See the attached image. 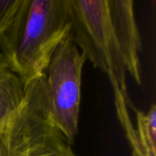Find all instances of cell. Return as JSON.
I'll return each instance as SVG.
<instances>
[{
    "label": "cell",
    "mask_w": 156,
    "mask_h": 156,
    "mask_svg": "<svg viewBox=\"0 0 156 156\" xmlns=\"http://www.w3.org/2000/svg\"><path fill=\"white\" fill-rule=\"evenodd\" d=\"M69 0H21L0 51L25 87L44 75L51 56L70 29Z\"/></svg>",
    "instance_id": "1"
},
{
    "label": "cell",
    "mask_w": 156,
    "mask_h": 156,
    "mask_svg": "<svg viewBox=\"0 0 156 156\" xmlns=\"http://www.w3.org/2000/svg\"><path fill=\"white\" fill-rule=\"evenodd\" d=\"M73 39L94 68L109 79L118 119L127 140L134 127L128 109H134L127 90V69L110 21L107 0H69Z\"/></svg>",
    "instance_id": "2"
},
{
    "label": "cell",
    "mask_w": 156,
    "mask_h": 156,
    "mask_svg": "<svg viewBox=\"0 0 156 156\" xmlns=\"http://www.w3.org/2000/svg\"><path fill=\"white\" fill-rule=\"evenodd\" d=\"M52 122L45 75L26 87L22 104L0 122V156H77Z\"/></svg>",
    "instance_id": "3"
},
{
    "label": "cell",
    "mask_w": 156,
    "mask_h": 156,
    "mask_svg": "<svg viewBox=\"0 0 156 156\" xmlns=\"http://www.w3.org/2000/svg\"><path fill=\"white\" fill-rule=\"evenodd\" d=\"M85 61L70 27L54 50L44 73L50 119L71 145L79 133L80 86Z\"/></svg>",
    "instance_id": "4"
},
{
    "label": "cell",
    "mask_w": 156,
    "mask_h": 156,
    "mask_svg": "<svg viewBox=\"0 0 156 156\" xmlns=\"http://www.w3.org/2000/svg\"><path fill=\"white\" fill-rule=\"evenodd\" d=\"M108 12L113 34L123 58L127 73L138 84H142L140 53L142 38L135 19L133 1L107 0Z\"/></svg>",
    "instance_id": "5"
},
{
    "label": "cell",
    "mask_w": 156,
    "mask_h": 156,
    "mask_svg": "<svg viewBox=\"0 0 156 156\" xmlns=\"http://www.w3.org/2000/svg\"><path fill=\"white\" fill-rule=\"evenodd\" d=\"M25 94V85L0 51V122L19 108Z\"/></svg>",
    "instance_id": "6"
},
{
    "label": "cell",
    "mask_w": 156,
    "mask_h": 156,
    "mask_svg": "<svg viewBox=\"0 0 156 156\" xmlns=\"http://www.w3.org/2000/svg\"><path fill=\"white\" fill-rule=\"evenodd\" d=\"M133 111L136 113L137 127L128 141L133 138L144 147L156 152V105L153 103L147 112L135 108Z\"/></svg>",
    "instance_id": "7"
},
{
    "label": "cell",
    "mask_w": 156,
    "mask_h": 156,
    "mask_svg": "<svg viewBox=\"0 0 156 156\" xmlns=\"http://www.w3.org/2000/svg\"><path fill=\"white\" fill-rule=\"evenodd\" d=\"M21 0H0V34L13 19Z\"/></svg>",
    "instance_id": "8"
},
{
    "label": "cell",
    "mask_w": 156,
    "mask_h": 156,
    "mask_svg": "<svg viewBox=\"0 0 156 156\" xmlns=\"http://www.w3.org/2000/svg\"><path fill=\"white\" fill-rule=\"evenodd\" d=\"M129 144L132 149V156H156V152L144 147L133 138L129 141Z\"/></svg>",
    "instance_id": "9"
}]
</instances>
